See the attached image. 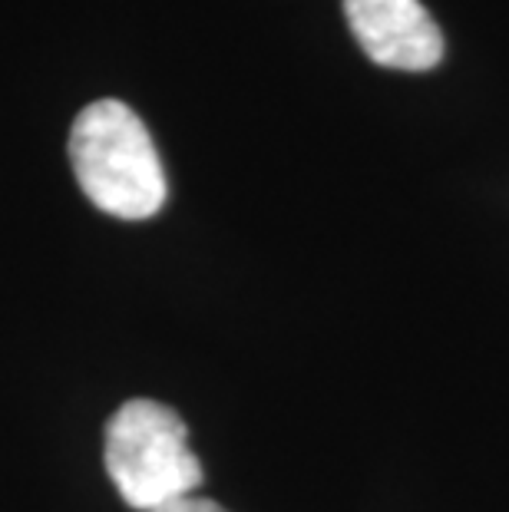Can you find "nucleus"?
<instances>
[{
	"instance_id": "obj_4",
	"label": "nucleus",
	"mask_w": 509,
	"mask_h": 512,
	"mask_svg": "<svg viewBox=\"0 0 509 512\" xmlns=\"http://www.w3.org/2000/svg\"><path fill=\"white\" fill-rule=\"evenodd\" d=\"M149 512H229V509L219 506V503H212V499L186 496V499H176V503H166V506L149 509Z\"/></svg>"
},
{
	"instance_id": "obj_3",
	"label": "nucleus",
	"mask_w": 509,
	"mask_h": 512,
	"mask_svg": "<svg viewBox=\"0 0 509 512\" xmlns=\"http://www.w3.org/2000/svg\"><path fill=\"white\" fill-rule=\"evenodd\" d=\"M344 17L377 67L424 73L443 57V34L420 0H344Z\"/></svg>"
},
{
	"instance_id": "obj_2",
	"label": "nucleus",
	"mask_w": 509,
	"mask_h": 512,
	"mask_svg": "<svg viewBox=\"0 0 509 512\" xmlns=\"http://www.w3.org/2000/svg\"><path fill=\"white\" fill-rule=\"evenodd\" d=\"M103 456L116 493L139 512L196 496L202 486L189 427L159 400H126L106 423Z\"/></svg>"
},
{
	"instance_id": "obj_1",
	"label": "nucleus",
	"mask_w": 509,
	"mask_h": 512,
	"mask_svg": "<svg viewBox=\"0 0 509 512\" xmlns=\"http://www.w3.org/2000/svg\"><path fill=\"white\" fill-rule=\"evenodd\" d=\"M73 176L96 209L143 222L166 205V172L146 123L126 103L96 100L73 119Z\"/></svg>"
}]
</instances>
